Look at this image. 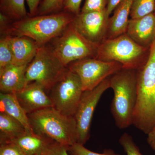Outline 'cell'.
<instances>
[{
  "label": "cell",
  "instance_id": "6da1fadb",
  "mask_svg": "<svg viewBox=\"0 0 155 155\" xmlns=\"http://www.w3.org/2000/svg\"><path fill=\"white\" fill-rule=\"evenodd\" d=\"M75 16L63 11L47 15H36L13 21L1 30V35L26 36L40 47L50 42L72 23Z\"/></svg>",
  "mask_w": 155,
  "mask_h": 155
},
{
  "label": "cell",
  "instance_id": "7a4b0ae2",
  "mask_svg": "<svg viewBox=\"0 0 155 155\" xmlns=\"http://www.w3.org/2000/svg\"><path fill=\"white\" fill-rule=\"evenodd\" d=\"M137 93L133 125L148 135L155 127V40L146 63L137 70Z\"/></svg>",
  "mask_w": 155,
  "mask_h": 155
},
{
  "label": "cell",
  "instance_id": "3957f363",
  "mask_svg": "<svg viewBox=\"0 0 155 155\" xmlns=\"http://www.w3.org/2000/svg\"><path fill=\"white\" fill-rule=\"evenodd\" d=\"M137 70L123 68L110 77L114 97L111 111L115 124L125 129L133 125L137 101Z\"/></svg>",
  "mask_w": 155,
  "mask_h": 155
},
{
  "label": "cell",
  "instance_id": "277c9868",
  "mask_svg": "<svg viewBox=\"0 0 155 155\" xmlns=\"http://www.w3.org/2000/svg\"><path fill=\"white\" fill-rule=\"evenodd\" d=\"M27 115L31 127L36 134L68 147L78 142L74 117L64 115L53 107Z\"/></svg>",
  "mask_w": 155,
  "mask_h": 155
},
{
  "label": "cell",
  "instance_id": "5b68a950",
  "mask_svg": "<svg viewBox=\"0 0 155 155\" xmlns=\"http://www.w3.org/2000/svg\"><path fill=\"white\" fill-rule=\"evenodd\" d=\"M150 49L140 45L125 33L106 39L99 45L96 58L118 62L125 69L138 70L146 63Z\"/></svg>",
  "mask_w": 155,
  "mask_h": 155
},
{
  "label": "cell",
  "instance_id": "8992f818",
  "mask_svg": "<svg viewBox=\"0 0 155 155\" xmlns=\"http://www.w3.org/2000/svg\"><path fill=\"white\" fill-rule=\"evenodd\" d=\"M48 45L59 61L67 67L74 61L96 58L98 46L84 38L72 22Z\"/></svg>",
  "mask_w": 155,
  "mask_h": 155
},
{
  "label": "cell",
  "instance_id": "52a82bcc",
  "mask_svg": "<svg viewBox=\"0 0 155 155\" xmlns=\"http://www.w3.org/2000/svg\"><path fill=\"white\" fill-rule=\"evenodd\" d=\"M68 68L62 64L48 44L39 48L35 57L28 64L26 72L27 84L36 82L48 93L53 85L66 73Z\"/></svg>",
  "mask_w": 155,
  "mask_h": 155
},
{
  "label": "cell",
  "instance_id": "ba28073f",
  "mask_svg": "<svg viewBox=\"0 0 155 155\" xmlns=\"http://www.w3.org/2000/svg\"><path fill=\"white\" fill-rule=\"evenodd\" d=\"M79 77L68 69L48 92L53 107L62 114L74 117L83 93Z\"/></svg>",
  "mask_w": 155,
  "mask_h": 155
},
{
  "label": "cell",
  "instance_id": "9c48e42d",
  "mask_svg": "<svg viewBox=\"0 0 155 155\" xmlns=\"http://www.w3.org/2000/svg\"><path fill=\"white\" fill-rule=\"evenodd\" d=\"M67 67L79 77L84 91L92 90L103 81L123 68L118 62L93 58L74 61Z\"/></svg>",
  "mask_w": 155,
  "mask_h": 155
},
{
  "label": "cell",
  "instance_id": "30bf717a",
  "mask_svg": "<svg viewBox=\"0 0 155 155\" xmlns=\"http://www.w3.org/2000/svg\"><path fill=\"white\" fill-rule=\"evenodd\" d=\"M110 77L92 90L84 91L82 94L74 116L77 126L78 143L84 145L89 139L94 113L101 97L110 88Z\"/></svg>",
  "mask_w": 155,
  "mask_h": 155
},
{
  "label": "cell",
  "instance_id": "8fae6325",
  "mask_svg": "<svg viewBox=\"0 0 155 155\" xmlns=\"http://www.w3.org/2000/svg\"><path fill=\"white\" fill-rule=\"evenodd\" d=\"M110 17L107 9L102 11L80 12L75 16L72 23L84 38L98 45L107 38Z\"/></svg>",
  "mask_w": 155,
  "mask_h": 155
},
{
  "label": "cell",
  "instance_id": "7c38bea8",
  "mask_svg": "<svg viewBox=\"0 0 155 155\" xmlns=\"http://www.w3.org/2000/svg\"><path fill=\"white\" fill-rule=\"evenodd\" d=\"M15 94L21 107L27 114L53 107L45 89L36 82L27 84L24 88Z\"/></svg>",
  "mask_w": 155,
  "mask_h": 155
},
{
  "label": "cell",
  "instance_id": "4fadbf2b",
  "mask_svg": "<svg viewBox=\"0 0 155 155\" xmlns=\"http://www.w3.org/2000/svg\"><path fill=\"white\" fill-rule=\"evenodd\" d=\"M126 33L140 45L150 48L155 40V13L130 19Z\"/></svg>",
  "mask_w": 155,
  "mask_h": 155
},
{
  "label": "cell",
  "instance_id": "5bb4252c",
  "mask_svg": "<svg viewBox=\"0 0 155 155\" xmlns=\"http://www.w3.org/2000/svg\"><path fill=\"white\" fill-rule=\"evenodd\" d=\"M28 65L11 64L0 69V91L3 93L16 94L27 84L26 72Z\"/></svg>",
  "mask_w": 155,
  "mask_h": 155
},
{
  "label": "cell",
  "instance_id": "9a60e30c",
  "mask_svg": "<svg viewBox=\"0 0 155 155\" xmlns=\"http://www.w3.org/2000/svg\"><path fill=\"white\" fill-rule=\"evenodd\" d=\"M10 41L13 53L12 64L17 66L28 65L40 47L34 40L26 36H10Z\"/></svg>",
  "mask_w": 155,
  "mask_h": 155
},
{
  "label": "cell",
  "instance_id": "2e32d148",
  "mask_svg": "<svg viewBox=\"0 0 155 155\" xmlns=\"http://www.w3.org/2000/svg\"><path fill=\"white\" fill-rule=\"evenodd\" d=\"M134 0H121L110 17L107 38H113L126 33L130 11Z\"/></svg>",
  "mask_w": 155,
  "mask_h": 155
},
{
  "label": "cell",
  "instance_id": "e0dca14e",
  "mask_svg": "<svg viewBox=\"0 0 155 155\" xmlns=\"http://www.w3.org/2000/svg\"><path fill=\"white\" fill-rule=\"evenodd\" d=\"M52 141L34 132L26 131L6 142H11L16 145L25 155H41Z\"/></svg>",
  "mask_w": 155,
  "mask_h": 155
},
{
  "label": "cell",
  "instance_id": "ac0fdd59",
  "mask_svg": "<svg viewBox=\"0 0 155 155\" xmlns=\"http://www.w3.org/2000/svg\"><path fill=\"white\" fill-rule=\"evenodd\" d=\"M0 103L2 110L18 120L27 131L33 132L31 127L28 115L21 107L15 94L0 93Z\"/></svg>",
  "mask_w": 155,
  "mask_h": 155
},
{
  "label": "cell",
  "instance_id": "d6986e66",
  "mask_svg": "<svg viewBox=\"0 0 155 155\" xmlns=\"http://www.w3.org/2000/svg\"><path fill=\"white\" fill-rule=\"evenodd\" d=\"M18 120L5 112H0V143L6 142L25 132Z\"/></svg>",
  "mask_w": 155,
  "mask_h": 155
},
{
  "label": "cell",
  "instance_id": "ffe728a7",
  "mask_svg": "<svg viewBox=\"0 0 155 155\" xmlns=\"http://www.w3.org/2000/svg\"><path fill=\"white\" fill-rule=\"evenodd\" d=\"M0 13L5 14L13 21L29 16L25 8V0H0Z\"/></svg>",
  "mask_w": 155,
  "mask_h": 155
},
{
  "label": "cell",
  "instance_id": "44dd1931",
  "mask_svg": "<svg viewBox=\"0 0 155 155\" xmlns=\"http://www.w3.org/2000/svg\"><path fill=\"white\" fill-rule=\"evenodd\" d=\"M155 0H134L130 11V19H137L154 13Z\"/></svg>",
  "mask_w": 155,
  "mask_h": 155
},
{
  "label": "cell",
  "instance_id": "7402d4cb",
  "mask_svg": "<svg viewBox=\"0 0 155 155\" xmlns=\"http://www.w3.org/2000/svg\"><path fill=\"white\" fill-rule=\"evenodd\" d=\"M13 58L10 36L1 35L0 38V69L12 64Z\"/></svg>",
  "mask_w": 155,
  "mask_h": 155
},
{
  "label": "cell",
  "instance_id": "603a6c76",
  "mask_svg": "<svg viewBox=\"0 0 155 155\" xmlns=\"http://www.w3.org/2000/svg\"><path fill=\"white\" fill-rule=\"evenodd\" d=\"M64 0H42L36 15L56 14L63 11Z\"/></svg>",
  "mask_w": 155,
  "mask_h": 155
},
{
  "label": "cell",
  "instance_id": "cb8c5ba5",
  "mask_svg": "<svg viewBox=\"0 0 155 155\" xmlns=\"http://www.w3.org/2000/svg\"><path fill=\"white\" fill-rule=\"evenodd\" d=\"M119 143L127 155H143L134 142L133 137L128 133L122 134L119 138Z\"/></svg>",
  "mask_w": 155,
  "mask_h": 155
},
{
  "label": "cell",
  "instance_id": "d4e9b609",
  "mask_svg": "<svg viewBox=\"0 0 155 155\" xmlns=\"http://www.w3.org/2000/svg\"><path fill=\"white\" fill-rule=\"evenodd\" d=\"M68 152L70 155H119L111 150H105L102 153L90 150L84 145L76 143L68 147Z\"/></svg>",
  "mask_w": 155,
  "mask_h": 155
},
{
  "label": "cell",
  "instance_id": "484cf974",
  "mask_svg": "<svg viewBox=\"0 0 155 155\" xmlns=\"http://www.w3.org/2000/svg\"><path fill=\"white\" fill-rule=\"evenodd\" d=\"M109 0H85L81 12L102 11L107 9Z\"/></svg>",
  "mask_w": 155,
  "mask_h": 155
},
{
  "label": "cell",
  "instance_id": "4316f807",
  "mask_svg": "<svg viewBox=\"0 0 155 155\" xmlns=\"http://www.w3.org/2000/svg\"><path fill=\"white\" fill-rule=\"evenodd\" d=\"M41 155H70L68 147L52 141L43 151Z\"/></svg>",
  "mask_w": 155,
  "mask_h": 155
},
{
  "label": "cell",
  "instance_id": "83f0119b",
  "mask_svg": "<svg viewBox=\"0 0 155 155\" xmlns=\"http://www.w3.org/2000/svg\"><path fill=\"white\" fill-rule=\"evenodd\" d=\"M0 155H25L16 145L11 142L0 143Z\"/></svg>",
  "mask_w": 155,
  "mask_h": 155
},
{
  "label": "cell",
  "instance_id": "f1b7e54d",
  "mask_svg": "<svg viewBox=\"0 0 155 155\" xmlns=\"http://www.w3.org/2000/svg\"><path fill=\"white\" fill-rule=\"evenodd\" d=\"M82 0H64L63 11L76 16L80 14Z\"/></svg>",
  "mask_w": 155,
  "mask_h": 155
},
{
  "label": "cell",
  "instance_id": "f546056e",
  "mask_svg": "<svg viewBox=\"0 0 155 155\" xmlns=\"http://www.w3.org/2000/svg\"><path fill=\"white\" fill-rule=\"evenodd\" d=\"M29 10V16H36L39 6L42 0H26Z\"/></svg>",
  "mask_w": 155,
  "mask_h": 155
},
{
  "label": "cell",
  "instance_id": "4dcf8cb0",
  "mask_svg": "<svg viewBox=\"0 0 155 155\" xmlns=\"http://www.w3.org/2000/svg\"><path fill=\"white\" fill-rule=\"evenodd\" d=\"M121 0H109L107 8V13L110 17Z\"/></svg>",
  "mask_w": 155,
  "mask_h": 155
},
{
  "label": "cell",
  "instance_id": "1f68e13d",
  "mask_svg": "<svg viewBox=\"0 0 155 155\" xmlns=\"http://www.w3.org/2000/svg\"><path fill=\"white\" fill-rule=\"evenodd\" d=\"M155 140V127L153 130H152L151 132L148 135L147 140L148 143L150 142L153 141V140Z\"/></svg>",
  "mask_w": 155,
  "mask_h": 155
},
{
  "label": "cell",
  "instance_id": "d6a6232c",
  "mask_svg": "<svg viewBox=\"0 0 155 155\" xmlns=\"http://www.w3.org/2000/svg\"><path fill=\"white\" fill-rule=\"evenodd\" d=\"M148 143L149 144L150 146L155 151V140L150 142Z\"/></svg>",
  "mask_w": 155,
  "mask_h": 155
},
{
  "label": "cell",
  "instance_id": "836d02e7",
  "mask_svg": "<svg viewBox=\"0 0 155 155\" xmlns=\"http://www.w3.org/2000/svg\"></svg>",
  "mask_w": 155,
  "mask_h": 155
},
{
  "label": "cell",
  "instance_id": "e575fe53",
  "mask_svg": "<svg viewBox=\"0 0 155 155\" xmlns=\"http://www.w3.org/2000/svg\"></svg>",
  "mask_w": 155,
  "mask_h": 155
}]
</instances>
